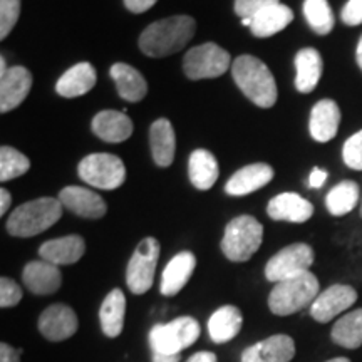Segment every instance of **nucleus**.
<instances>
[{
  "instance_id": "1",
  "label": "nucleus",
  "mask_w": 362,
  "mask_h": 362,
  "mask_svg": "<svg viewBox=\"0 0 362 362\" xmlns=\"http://www.w3.org/2000/svg\"><path fill=\"white\" fill-rule=\"evenodd\" d=\"M197 22L189 16H173L148 25L139 35V49L148 57H166L180 52L193 39Z\"/></svg>"
},
{
  "instance_id": "2",
  "label": "nucleus",
  "mask_w": 362,
  "mask_h": 362,
  "mask_svg": "<svg viewBox=\"0 0 362 362\" xmlns=\"http://www.w3.org/2000/svg\"><path fill=\"white\" fill-rule=\"evenodd\" d=\"M232 76L240 90L259 107L269 110L277 103V83L265 62L259 57L240 56L235 59Z\"/></svg>"
},
{
  "instance_id": "3",
  "label": "nucleus",
  "mask_w": 362,
  "mask_h": 362,
  "mask_svg": "<svg viewBox=\"0 0 362 362\" xmlns=\"http://www.w3.org/2000/svg\"><path fill=\"white\" fill-rule=\"evenodd\" d=\"M62 216L59 198L42 197L17 206L7 218V232L12 237L30 238L49 230Z\"/></svg>"
},
{
  "instance_id": "4",
  "label": "nucleus",
  "mask_w": 362,
  "mask_h": 362,
  "mask_svg": "<svg viewBox=\"0 0 362 362\" xmlns=\"http://www.w3.org/2000/svg\"><path fill=\"white\" fill-rule=\"evenodd\" d=\"M319 280L312 272L275 284L269 296V309L272 314L285 317L310 307L319 296Z\"/></svg>"
},
{
  "instance_id": "5",
  "label": "nucleus",
  "mask_w": 362,
  "mask_h": 362,
  "mask_svg": "<svg viewBox=\"0 0 362 362\" xmlns=\"http://www.w3.org/2000/svg\"><path fill=\"white\" fill-rule=\"evenodd\" d=\"M264 242V226L255 216L240 215L226 225L221 252L232 262H248Z\"/></svg>"
},
{
  "instance_id": "6",
  "label": "nucleus",
  "mask_w": 362,
  "mask_h": 362,
  "mask_svg": "<svg viewBox=\"0 0 362 362\" xmlns=\"http://www.w3.org/2000/svg\"><path fill=\"white\" fill-rule=\"evenodd\" d=\"M200 339V324L193 317L185 315L168 324H156L149 332V346L158 354L176 356L188 349Z\"/></svg>"
},
{
  "instance_id": "7",
  "label": "nucleus",
  "mask_w": 362,
  "mask_h": 362,
  "mask_svg": "<svg viewBox=\"0 0 362 362\" xmlns=\"http://www.w3.org/2000/svg\"><path fill=\"white\" fill-rule=\"evenodd\" d=\"M79 178L99 189H116L124 183L126 166L119 156L111 153H93L81 160Z\"/></svg>"
},
{
  "instance_id": "8",
  "label": "nucleus",
  "mask_w": 362,
  "mask_h": 362,
  "mask_svg": "<svg viewBox=\"0 0 362 362\" xmlns=\"http://www.w3.org/2000/svg\"><path fill=\"white\" fill-rule=\"evenodd\" d=\"M232 64V56L223 47L206 42L189 49L183 59V71L192 81L215 79L223 76Z\"/></svg>"
},
{
  "instance_id": "9",
  "label": "nucleus",
  "mask_w": 362,
  "mask_h": 362,
  "mask_svg": "<svg viewBox=\"0 0 362 362\" xmlns=\"http://www.w3.org/2000/svg\"><path fill=\"white\" fill-rule=\"evenodd\" d=\"M160 252V242L155 237L143 238L136 247L126 269V284L134 296H143L153 287Z\"/></svg>"
},
{
  "instance_id": "10",
  "label": "nucleus",
  "mask_w": 362,
  "mask_h": 362,
  "mask_svg": "<svg viewBox=\"0 0 362 362\" xmlns=\"http://www.w3.org/2000/svg\"><path fill=\"white\" fill-rule=\"evenodd\" d=\"M314 250L307 243H292L275 253L265 265V277L269 282L279 284L282 280L305 274L314 264Z\"/></svg>"
},
{
  "instance_id": "11",
  "label": "nucleus",
  "mask_w": 362,
  "mask_h": 362,
  "mask_svg": "<svg viewBox=\"0 0 362 362\" xmlns=\"http://www.w3.org/2000/svg\"><path fill=\"white\" fill-rule=\"evenodd\" d=\"M356 300L357 292L354 287L344 284L330 285L329 288L317 296L314 304L310 305V315L317 322L327 324L354 305Z\"/></svg>"
},
{
  "instance_id": "12",
  "label": "nucleus",
  "mask_w": 362,
  "mask_h": 362,
  "mask_svg": "<svg viewBox=\"0 0 362 362\" xmlns=\"http://www.w3.org/2000/svg\"><path fill=\"white\" fill-rule=\"evenodd\" d=\"M37 327L47 341L62 342L78 332L79 320L69 305L52 304L40 314Z\"/></svg>"
},
{
  "instance_id": "13",
  "label": "nucleus",
  "mask_w": 362,
  "mask_h": 362,
  "mask_svg": "<svg viewBox=\"0 0 362 362\" xmlns=\"http://www.w3.org/2000/svg\"><path fill=\"white\" fill-rule=\"evenodd\" d=\"M33 88V74L22 66L8 67L0 78V111L6 112L19 107Z\"/></svg>"
},
{
  "instance_id": "14",
  "label": "nucleus",
  "mask_w": 362,
  "mask_h": 362,
  "mask_svg": "<svg viewBox=\"0 0 362 362\" xmlns=\"http://www.w3.org/2000/svg\"><path fill=\"white\" fill-rule=\"evenodd\" d=\"M296 356V342L285 334H275L247 347L242 362H291Z\"/></svg>"
},
{
  "instance_id": "15",
  "label": "nucleus",
  "mask_w": 362,
  "mask_h": 362,
  "mask_svg": "<svg viewBox=\"0 0 362 362\" xmlns=\"http://www.w3.org/2000/svg\"><path fill=\"white\" fill-rule=\"evenodd\" d=\"M59 200L62 206L81 218L98 220L103 218L107 211L106 202L98 193L83 187H66L59 193Z\"/></svg>"
},
{
  "instance_id": "16",
  "label": "nucleus",
  "mask_w": 362,
  "mask_h": 362,
  "mask_svg": "<svg viewBox=\"0 0 362 362\" xmlns=\"http://www.w3.org/2000/svg\"><path fill=\"white\" fill-rule=\"evenodd\" d=\"M267 214L275 221L305 223L314 215V206L309 200L297 193H280L269 202Z\"/></svg>"
},
{
  "instance_id": "17",
  "label": "nucleus",
  "mask_w": 362,
  "mask_h": 362,
  "mask_svg": "<svg viewBox=\"0 0 362 362\" xmlns=\"http://www.w3.org/2000/svg\"><path fill=\"white\" fill-rule=\"evenodd\" d=\"M22 280L27 291L33 292L34 296H51L61 288L62 274L57 265L45 260H34L24 267Z\"/></svg>"
},
{
  "instance_id": "18",
  "label": "nucleus",
  "mask_w": 362,
  "mask_h": 362,
  "mask_svg": "<svg viewBox=\"0 0 362 362\" xmlns=\"http://www.w3.org/2000/svg\"><path fill=\"white\" fill-rule=\"evenodd\" d=\"M274 178V168L267 163H253L243 166L226 181L225 192L230 197H245L257 189L267 187Z\"/></svg>"
},
{
  "instance_id": "19",
  "label": "nucleus",
  "mask_w": 362,
  "mask_h": 362,
  "mask_svg": "<svg viewBox=\"0 0 362 362\" xmlns=\"http://www.w3.org/2000/svg\"><path fill=\"white\" fill-rule=\"evenodd\" d=\"M194 267H197V257L192 252H180L166 264L161 275L160 292L165 297H175L185 288L188 280L192 279Z\"/></svg>"
},
{
  "instance_id": "20",
  "label": "nucleus",
  "mask_w": 362,
  "mask_h": 362,
  "mask_svg": "<svg viewBox=\"0 0 362 362\" xmlns=\"http://www.w3.org/2000/svg\"><path fill=\"white\" fill-rule=\"evenodd\" d=\"M84 252L86 242L79 235H67L62 238L49 240L39 248L40 259L57 267L76 264L83 259Z\"/></svg>"
},
{
  "instance_id": "21",
  "label": "nucleus",
  "mask_w": 362,
  "mask_h": 362,
  "mask_svg": "<svg viewBox=\"0 0 362 362\" xmlns=\"http://www.w3.org/2000/svg\"><path fill=\"white\" fill-rule=\"evenodd\" d=\"M341 124V110L332 99H322L312 107L309 131L317 143H327L336 138Z\"/></svg>"
},
{
  "instance_id": "22",
  "label": "nucleus",
  "mask_w": 362,
  "mask_h": 362,
  "mask_svg": "<svg viewBox=\"0 0 362 362\" xmlns=\"http://www.w3.org/2000/svg\"><path fill=\"white\" fill-rule=\"evenodd\" d=\"M93 133L106 143H123L133 134V121L123 111H101L93 117Z\"/></svg>"
},
{
  "instance_id": "23",
  "label": "nucleus",
  "mask_w": 362,
  "mask_h": 362,
  "mask_svg": "<svg viewBox=\"0 0 362 362\" xmlns=\"http://www.w3.org/2000/svg\"><path fill=\"white\" fill-rule=\"evenodd\" d=\"M96 69L89 62H79L61 76L56 84V90L62 98H79L88 94L96 86Z\"/></svg>"
},
{
  "instance_id": "24",
  "label": "nucleus",
  "mask_w": 362,
  "mask_h": 362,
  "mask_svg": "<svg viewBox=\"0 0 362 362\" xmlns=\"http://www.w3.org/2000/svg\"><path fill=\"white\" fill-rule=\"evenodd\" d=\"M149 144H151L153 160L160 168H168L175 160L176 136L173 124L166 117H160L149 129Z\"/></svg>"
},
{
  "instance_id": "25",
  "label": "nucleus",
  "mask_w": 362,
  "mask_h": 362,
  "mask_svg": "<svg viewBox=\"0 0 362 362\" xmlns=\"http://www.w3.org/2000/svg\"><path fill=\"white\" fill-rule=\"evenodd\" d=\"M296 88L298 93L309 94L317 88L322 76L324 62L317 49H300L296 56Z\"/></svg>"
},
{
  "instance_id": "26",
  "label": "nucleus",
  "mask_w": 362,
  "mask_h": 362,
  "mask_svg": "<svg viewBox=\"0 0 362 362\" xmlns=\"http://www.w3.org/2000/svg\"><path fill=\"white\" fill-rule=\"evenodd\" d=\"M111 78L116 83L117 94L128 103H139L148 94L146 79L133 66L124 62H116L111 67Z\"/></svg>"
},
{
  "instance_id": "27",
  "label": "nucleus",
  "mask_w": 362,
  "mask_h": 362,
  "mask_svg": "<svg viewBox=\"0 0 362 362\" xmlns=\"http://www.w3.org/2000/svg\"><path fill=\"white\" fill-rule=\"evenodd\" d=\"M242 325L243 315L238 307L223 305L208 319V334L215 344H225L238 336Z\"/></svg>"
},
{
  "instance_id": "28",
  "label": "nucleus",
  "mask_w": 362,
  "mask_h": 362,
  "mask_svg": "<svg viewBox=\"0 0 362 362\" xmlns=\"http://www.w3.org/2000/svg\"><path fill=\"white\" fill-rule=\"evenodd\" d=\"M126 297L121 288H112L103 300L99 309V320L104 336L115 339L119 337L124 327Z\"/></svg>"
},
{
  "instance_id": "29",
  "label": "nucleus",
  "mask_w": 362,
  "mask_h": 362,
  "mask_svg": "<svg viewBox=\"0 0 362 362\" xmlns=\"http://www.w3.org/2000/svg\"><path fill=\"white\" fill-rule=\"evenodd\" d=\"M218 161L208 149H194L188 161L189 181L197 189L206 192L218 180Z\"/></svg>"
},
{
  "instance_id": "30",
  "label": "nucleus",
  "mask_w": 362,
  "mask_h": 362,
  "mask_svg": "<svg viewBox=\"0 0 362 362\" xmlns=\"http://www.w3.org/2000/svg\"><path fill=\"white\" fill-rule=\"evenodd\" d=\"M293 21V12L291 7L277 4L265 8L259 16L253 17L250 30L255 37H272L282 30Z\"/></svg>"
},
{
  "instance_id": "31",
  "label": "nucleus",
  "mask_w": 362,
  "mask_h": 362,
  "mask_svg": "<svg viewBox=\"0 0 362 362\" xmlns=\"http://www.w3.org/2000/svg\"><path fill=\"white\" fill-rule=\"evenodd\" d=\"M332 341L346 349H359L362 346V309L342 315L330 332Z\"/></svg>"
},
{
  "instance_id": "32",
  "label": "nucleus",
  "mask_w": 362,
  "mask_h": 362,
  "mask_svg": "<svg viewBox=\"0 0 362 362\" xmlns=\"http://www.w3.org/2000/svg\"><path fill=\"white\" fill-rule=\"evenodd\" d=\"M359 185L356 181L346 180L337 183L325 197V206L334 216H344L354 210L359 203Z\"/></svg>"
},
{
  "instance_id": "33",
  "label": "nucleus",
  "mask_w": 362,
  "mask_h": 362,
  "mask_svg": "<svg viewBox=\"0 0 362 362\" xmlns=\"http://www.w3.org/2000/svg\"><path fill=\"white\" fill-rule=\"evenodd\" d=\"M304 16L315 34L327 35L334 29V13L327 0H305Z\"/></svg>"
},
{
  "instance_id": "34",
  "label": "nucleus",
  "mask_w": 362,
  "mask_h": 362,
  "mask_svg": "<svg viewBox=\"0 0 362 362\" xmlns=\"http://www.w3.org/2000/svg\"><path fill=\"white\" fill-rule=\"evenodd\" d=\"M30 168V161L25 155L17 151L16 148L2 146L0 148V181L16 180L25 175Z\"/></svg>"
},
{
  "instance_id": "35",
  "label": "nucleus",
  "mask_w": 362,
  "mask_h": 362,
  "mask_svg": "<svg viewBox=\"0 0 362 362\" xmlns=\"http://www.w3.org/2000/svg\"><path fill=\"white\" fill-rule=\"evenodd\" d=\"M21 16V0H0V39H6Z\"/></svg>"
},
{
  "instance_id": "36",
  "label": "nucleus",
  "mask_w": 362,
  "mask_h": 362,
  "mask_svg": "<svg viewBox=\"0 0 362 362\" xmlns=\"http://www.w3.org/2000/svg\"><path fill=\"white\" fill-rule=\"evenodd\" d=\"M342 160L351 170L362 171V129L344 143Z\"/></svg>"
},
{
  "instance_id": "37",
  "label": "nucleus",
  "mask_w": 362,
  "mask_h": 362,
  "mask_svg": "<svg viewBox=\"0 0 362 362\" xmlns=\"http://www.w3.org/2000/svg\"><path fill=\"white\" fill-rule=\"evenodd\" d=\"M280 4L279 0H235V13L243 19L252 21L253 17L259 16L265 8Z\"/></svg>"
},
{
  "instance_id": "38",
  "label": "nucleus",
  "mask_w": 362,
  "mask_h": 362,
  "mask_svg": "<svg viewBox=\"0 0 362 362\" xmlns=\"http://www.w3.org/2000/svg\"><path fill=\"white\" fill-rule=\"evenodd\" d=\"M22 296L24 293H22L19 284L8 277L0 279V307L2 309L16 307L22 300Z\"/></svg>"
},
{
  "instance_id": "39",
  "label": "nucleus",
  "mask_w": 362,
  "mask_h": 362,
  "mask_svg": "<svg viewBox=\"0 0 362 362\" xmlns=\"http://www.w3.org/2000/svg\"><path fill=\"white\" fill-rule=\"evenodd\" d=\"M342 22L346 25L362 24V0H349L341 12Z\"/></svg>"
},
{
  "instance_id": "40",
  "label": "nucleus",
  "mask_w": 362,
  "mask_h": 362,
  "mask_svg": "<svg viewBox=\"0 0 362 362\" xmlns=\"http://www.w3.org/2000/svg\"><path fill=\"white\" fill-rule=\"evenodd\" d=\"M158 0H124V6L129 12L133 13H143L151 8Z\"/></svg>"
},
{
  "instance_id": "41",
  "label": "nucleus",
  "mask_w": 362,
  "mask_h": 362,
  "mask_svg": "<svg viewBox=\"0 0 362 362\" xmlns=\"http://www.w3.org/2000/svg\"><path fill=\"white\" fill-rule=\"evenodd\" d=\"M21 356L22 351H17L6 342L0 344V362H21Z\"/></svg>"
},
{
  "instance_id": "42",
  "label": "nucleus",
  "mask_w": 362,
  "mask_h": 362,
  "mask_svg": "<svg viewBox=\"0 0 362 362\" xmlns=\"http://www.w3.org/2000/svg\"><path fill=\"white\" fill-rule=\"evenodd\" d=\"M327 171L320 170V168H314L309 176V187L310 188H322L325 180H327Z\"/></svg>"
},
{
  "instance_id": "43",
  "label": "nucleus",
  "mask_w": 362,
  "mask_h": 362,
  "mask_svg": "<svg viewBox=\"0 0 362 362\" xmlns=\"http://www.w3.org/2000/svg\"><path fill=\"white\" fill-rule=\"evenodd\" d=\"M187 362H218V359H216L214 352L202 351V352H197V354H193Z\"/></svg>"
},
{
  "instance_id": "44",
  "label": "nucleus",
  "mask_w": 362,
  "mask_h": 362,
  "mask_svg": "<svg viewBox=\"0 0 362 362\" xmlns=\"http://www.w3.org/2000/svg\"><path fill=\"white\" fill-rule=\"evenodd\" d=\"M11 203H12L11 193H8L6 188L0 189V215L7 214V210L11 208Z\"/></svg>"
},
{
  "instance_id": "45",
  "label": "nucleus",
  "mask_w": 362,
  "mask_h": 362,
  "mask_svg": "<svg viewBox=\"0 0 362 362\" xmlns=\"http://www.w3.org/2000/svg\"><path fill=\"white\" fill-rule=\"evenodd\" d=\"M153 362H180V354L168 356V354H158V352H153Z\"/></svg>"
},
{
  "instance_id": "46",
  "label": "nucleus",
  "mask_w": 362,
  "mask_h": 362,
  "mask_svg": "<svg viewBox=\"0 0 362 362\" xmlns=\"http://www.w3.org/2000/svg\"><path fill=\"white\" fill-rule=\"evenodd\" d=\"M356 59H357V66L361 67L362 71V37L359 39V44H357V49H356Z\"/></svg>"
},
{
  "instance_id": "47",
  "label": "nucleus",
  "mask_w": 362,
  "mask_h": 362,
  "mask_svg": "<svg viewBox=\"0 0 362 362\" xmlns=\"http://www.w3.org/2000/svg\"><path fill=\"white\" fill-rule=\"evenodd\" d=\"M8 71L7 67V62H6V57H0V78H2L4 74Z\"/></svg>"
},
{
  "instance_id": "48",
  "label": "nucleus",
  "mask_w": 362,
  "mask_h": 362,
  "mask_svg": "<svg viewBox=\"0 0 362 362\" xmlns=\"http://www.w3.org/2000/svg\"><path fill=\"white\" fill-rule=\"evenodd\" d=\"M325 362H351L347 357H336V359H330V361H325Z\"/></svg>"
},
{
  "instance_id": "49",
  "label": "nucleus",
  "mask_w": 362,
  "mask_h": 362,
  "mask_svg": "<svg viewBox=\"0 0 362 362\" xmlns=\"http://www.w3.org/2000/svg\"><path fill=\"white\" fill-rule=\"evenodd\" d=\"M361 216H362V203H361Z\"/></svg>"
}]
</instances>
